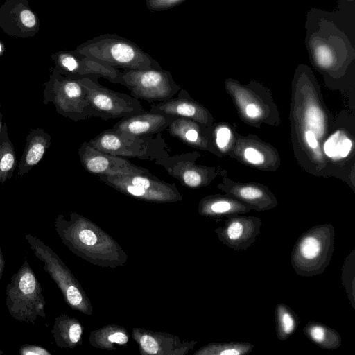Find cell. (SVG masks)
<instances>
[{
    "label": "cell",
    "instance_id": "4fadbf2b",
    "mask_svg": "<svg viewBox=\"0 0 355 355\" xmlns=\"http://www.w3.org/2000/svg\"><path fill=\"white\" fill-rule=\"evenodd\" d=\"M54 60L56 69L65 76L75 78L97 76L121 85V71L119 69L75 51L60 52L55 55Z\"/></svg>",
    "mask_w": 355,
    "mask_h": 355
},
{
    "label": "cell",
    "instance_id": "8d00e7d4",
    "mask_svg": "<svg viewBox=\"0 0 355 355\" xmlns=\"http://www.w3.org/2000/svg\"><path fill=\"white\" fill-rule=\"evenodd\" d=\"M338 6L355 7V0H338Z\"/></svg>",
    "mask_w": 355,
    "mask_h": 355
},
{
    "label": "cell",
    "instance_id": "7c38bea8",
    "mask_svg": "<svg viewBox=\"0 0 355 355\" xmlns=\"http://www.w3.org/2000/svg\"><path fill=\"white\" fill-rule=\"evenodd\" d=\"M78 153L83 167L96 176L150 174L148 168L136 166L127 158L101 151L88 141L80 146Z\"/></svg>",
    "mask_w": 355,
    "mask_h": 355
},
{
    "label": "cell",
    "instance_id": "30bf717a",
    "mask_svg": "<svg viewBox=\"0 0 355 355\" xmlns=\"http://www.w3.org/2000/svg\"><path fill=\"white\" fill-rule=\"evenodd\" d=\"M98 177L108 186L137 198L170 200L179 196L175 184H169L152 173Z\"/></svg>",
    "mask_w": 355,
    "mask_h": 355
},
{
    "label": "cell",
    "instance_id": "ab89813d",
    "mask_svg": "<svg viewBox=\"0 0 355 355\" xmlns=\"http://www.w3.org/2000/svg\"><path fill=\"white\" fill-rule=\"evenodd\" d=\"M1 51H2V46H1V44L0 43V53H1Z\"/></svg>",
    "mask_w": 355,
    "mask_h": 355
},
{
    "label": "cell",
    "instance_id": "f35d334b",
    "mask_svg": "<svg viewBox=\"0 0 355 355\" xmlns=\"http://www.w3.org/2000/svg\"><path fill=\"white\" fill-rule=\"evenodd\" d=\"M2 119H3V115L1 112V105H0V132H1V128H2Z\"/></svg>",
    "mask_w": 355,
    "mask_h": 355
},
{
    "label": "cell",
    "instance_id": "8992f818",
    "mask_svg": "<svg viewBox=\"0 0 355 355\" xmlns=\"http://www.w3.org/2000/svg\"><path fill=\"white\" fill-rule=\"evenodd\" d=\"M88 142L101 151L125 158L155 162L169 155L167 144L161 132L138 136L110 128L101 132Z\"/></svg>",
    "mask_w": 355,
    "mask_h": 355
},
{
    "label": "cell",
    "instance_id": "7a4b0ae2",
    "mask_svg": "<svg viewBox=\"0 0 355 355\" xmlns=\"http://www.w3.org/2000/svg\"><path fill=\"white\" fill-rule=\"evenodd\" d=\"M317 83L311 69L305 64L297 67L293 81L291 121L294 139L312 162L325 164L321 149L328 130L327 113L316 93Z\"/></svg>",
    "mask_w": 355,
    "mask_h": 355
},
{
    "label": "cell",
    "instance_id": "3957f363",
    "mask_svg": "<svg viewBox=\"0 0 355 355\" xmlns=\"http://www.w3.org/2000/svg\"><path fill=\"white\" fill-rule=\"evenodd\" d=\"M74 51L123 70L162 69L158 61L136 43L116 33L101 34L81 44Z\"/></svg>",
    "mask_w": 355,
    "mask_h": 355
},
{
    "label": "cell",
    "instance_id": "ffe728a7",
    "mask_svg": "<svg viewBox=\"0 0 355 355\" xmlns=\"http://www.w3.org/2000/svg\"><path fill=\"white\" fill-rule=\"evenodd\" d=\"M178 116L164 113L141 111L123 118L111 128L132 135L145 136L160 133Z\"/></svg>",
    "mask_w": 355,
    "mask_h": 355
},
{
    "label": "cell",
    "instance_id": "8fae6325",
    "mask_svg": "<svg viewBox=\"0 0 355 355\" xmlns=\"http://www.w3.org/2000/svg\"><path fill=\"white\" fill-rule=\"evenodd\" d=\"M200 156L196 151L184 153L158 159L155 164L162 166L184 187L196 189L209 184L217 175L215 168L196 164Z\"/></svg>",
    "mask_w": 355,
    "mask_h": 355
},
{
    "label": "cell",
    "instance_id": "6da1fadb",
    "mask_svg": "<svg viewBox=\"0 0 355 355\" xmlns=\"http://www.w3.org/2000/svg\"><path fill=\"white\" fill-rule=\"evenodd\" d=\"M305 44L314 67L326 76H344L355 60V7L306 14Z\"/></svg>",
    "mask_w": 355,
    "mask_h": 355
},
{
    "label": "cell",
    "instance_id": "52a82bcc",
    "mask_svg": "<svg viewBox=\"0 0 355 355\" xmlns=\"http://www.w3.org/2000/svg\"><path fill=\"white\" fill-rule=\"evenodd\" d=\"M45 85L44 103L52 102L60 114L74 121L92 117L87 91L79 78L65 76L55 69Z\"/></svg>",
    "mask_w": 355,
    "mask_h": 355
},
{
    "label": "cell",
    "instance_id": "277c9868",
    "mask_svg": "<svg viewBox=\"0 0 355 355\" xmlns=\"http://www.w3.org/2000/svg\"><path fill=\"white\" fill-rule=\"evenodd\" d=\"M334 227L331 224L313 226L296 241L291 256L295 273L301 277L322 274L334 250Z\"/></svg>",
    "mask_w": 355,
    "mask_h": 355
},
{
    "label": "cell",
    "instance_id": "9a60e30c",
    "mask_svg": "<svg viewBox=\"0 0 355 355\" xmlns=\"http://www.w3.org/2000/svg\"><path fill=\"white\" fill-rule=\"evenodd\" d=\"M261 220L252 216L233 215L225 220L223 227L216 229L219 240L233 250H245L261 233Z\"/></svg>",
    "mask_w": 355,
    "mask_h": 355
},
{
    "label": "cell",
    "instance_id": "1f68e13d",
    "mask_svg": "<svg viewBox=\"0 0 355 355\" xmlns=\"http://www.w3.org/2000/svg\"><path fill=\"white\" fill-rule=\"evenodd\" d=\"M65 297L69 304L74 306L79 305L83 300L82 294L76 286H71L67 289Z\"/></svg>",
    "mask_w": 355,
    "mask_h": 355
},
{
    "label": "cell",
    "instance_id": "e575fe53",
    "mask_svg": "<svg viewBox=\"0 0 355 355\" xmlns=\"http://www.w3.org/2000/svg\"><path fill=\"white\" fill-rule=\"evenodd\" d=\"M82 329L78 323L74 322L71 324L69 328V341L70 343H76L81 336Z\"/></svg>",
    "mask_w": 355,
    "mask_h": 355
},
{
    "label": "cell",
    "instance_id": "ba28073f",
    "mask_svg": "<svg viewBox=\"0 0 355 355\" xmlns=\"http://www.w3.org/2000/svg\"><path fill=\"white\" fill-rule=\"evenodd\" d=\"M98 77H82L79 80L85 88L92 117L103 120L123 119L143 111V106L136 98L100 84Z\"/></svg>",
    "mask_w": 355,
    "mask_h": 355
},
{
    "label": "cell",
    "instance_id": "4316f807",
    "mask_svg": "<svg viewBox=\"0 0 355 355\" xmlns=\"http://www.w3.org/2000/svg\"><path fill=\"white\" fill-rule=\"evenodd\" d=\"M254 345L248 342H225L209 345L202 353L211 355H245L254 349Z\"/></svg>",
    "mask_w": 355,
    "mask_h": 355
},
{
    "label": "cell",
    "instance_id": "7402d4cb",
    "mask_svg": "<svg viewBox=\"0 0 355 355\" xmlns=\"http://www.w3.org/2000/svg\"><path fill=\"white\" fill-rule=\"evenodd\" d=\"M202 212L213 217L220 218L246 214L252 207L227 194L209 196L201 202Z\"/></svg>",
    "mask_w": 355,
    "mask_h": 355
},
{
    "label": "cell",
    "instance_id": "ac0fdd59",
    "mask_svg": "<svg viewBox=\"0 0 355 355\" xmlns=\"http://www.w3.org/2000/svg\"><path fill=\"white\" fill-rule=\"evenodd\" d=\"M149 111L188 118L208 127L214 124V118L208 110L182 89L177 97L153 105Z\"/></svg>",
    "mask_w": 355,
    "mask_h": 355
},
{
    "label": "cell",
    "instance_id": "4dcf8cb0",
    "mask_svg": "<svg viewBox=\"0 0 355 355\" xmlns=\"http://www.w3.org/2000/svg\"><path fill=\"white\" fill-rule=\"evenodd\" d=\"M19 352L21 355H49L46 349L36 345L25 344L20 347Z\"/></svg>",
    "mask_w": 355,
    "mask_h": 355
},
{
    "label": "cell",
    "instance_id": "603a6c76",
    "mask_svg": "<svg viewBox=\"0 0 355 355\" xmlns=\"http://www.w3.org/2000/svg\"><path fill=\"white\" fill-rule=\"evenodd\" d=\"M323 155L332 162H340L347 158L354 150V141L347 132L338 129L322 141Z\"/></svg>",
    "mask_w": 355,
    "mask_h": 355
},
{
    "label": "cell",
    "instance_id": "9c48e42d",
    "mask_svg": "<svg viewBox=\"0 0 355 355\" xmlns=\"http://www.w3.org/2000/svg\"><path fill=\"white\" fill-rule=\"evenodd\" d=\"M121 85L130 91L132 97L149 103L171 98L181 89L171 73L162 68L124 69Z\"/></svg>",
    "mask_w": 355,
    "mask_h": 355
},
{
    "label": "cell",
    "instance_id": "e0dca14e",
    "mask_svg": "<svg viewBox=\"0 0 355 355\" xmlns=\"http://www.w3.org/2000/svg\"><path fill=\"white\" fill-rule=\"evenodd\" d=\"M218 188L258 211H268L278 205V202L268 187L258 183L235 182L224 177Z\"/></svg>",
    "mask_w": 355,
    "mask_h": 355
},
{
    "label": "cell",
    "instance_id": "cb8c5ba5",
    "mask_svg": "<svg viewBox=\"0 0 355 355\" xmlns=\"http://www.w3.org/2000/svg\"><path fill=\"white\" fill-rule=\"evenodd\" d=\"M304 335L319 347L334 350L342 343L340 334L334 329L316 321L308 322L303 329Z\"/></svg>",
    "mask_w": 355,
    "mask_h": 355
},
{
    "label": "cell",
    "instance_id": "d6986e66",
    "mask_svg": "<svg viewBox=\"0 0 355 355\" xmlns=\"http://www.w3.org/2000/svg\"><path fill=\"white\" fill-rule=\"evenodd\" d=\"M166 129L173 137L186 145L218 155L213 141L211 127L188 118L177 117Z\"/></svg>",
    "mask_w": 355,
    "mask_h": 355
},
{
    "label": "cell",
    "instance_id": "d590c367",
    "mask_svg": "<svg viewBox=\"0 0 355 355\" xmlns=\"http://www.w3.org/2000/svg\"><path fill=\"white\" fill-rule=\"evenodd\" d=\"M108 340L112 343H116L119 344H124L128 341V337L125 334L121 332H116L108 337Z\"/></svg>",
    "mask_w": 355,
    "mask_h": 355
},
{
    "label": "cell",
    "instance_id": "d6a6232c",
    "mask_svg": "<svg viewBox=\"0 0 355 355\" xmlns=\"http://www.w3.org/2000/svg\"><path fill=\"white\" fill-rule=\"evenodd\" d=\"M142 348L150 354H155L157 352L159 347L157 341L148 335H144L140 340Z\"/></svg>",
    "mask_w": 355,
    "mask_h": 355
},
{
    "label": "cell",
    "instance_id": "5b68a950",
    "mask_svg": "<svg viewBox=\"0 0 355 355\" xmlns=\"http://www.w3.org/2000/svg\"><path fill=\"white\" fill-rule=\"evenodd\" d=\"M42 291L40 282L25 259L6 289V306L11 317L32 324L39 317L45 318L46 300Z\"/></svg>",
    "mask_w": 355,
    "mask_h": 355
},
{
    "label": "cell",
    "instance_id": "44dd1931",
    "mask_svg": "<svg viewBox=\"0 0 355 355\" xmlns=\"http://www.w3.org/2000/svg\"><path fill=\"white\" fill-rule=\"evenodd\" d=\"M51 145V136L44 129H33L26 136V143L18 165L17 175L29 172L44 157Z\"/></svg>",
    "mask_w": 355,
    "mask_h": 355
},
{
    "label": "cell",
    "instance_id": "836d02e7",
    "mask_svg": "<svg viewBox=\"0 0 355 355\" xmlns=\"http://www.w3.org/2000/svg\"><path fill=\"white\" fill-rule=\"evenodd\" d=\"M80 241L87 245H93L97 241L95 234L89 230H83L78 234Z\"/></svg>",
    "mask_w": 355,
    "mask_h": 355
},
{
    "label": "cell",
    "instance_id": "f546056e",
    "mask_svg": "<svg viewBox=\"0 0 355 355\" xmlns=\"http://www.w3.org/2000/svg\"><path fill=\"white\" fill-rule=\"evenodd\" d=\"M186 0H146V8L153 12H161L173 8Z\"/></svg>",
    "mask_w": 355,
    "mask_h": 355
},
{
    "label": "cell",
    "instance_id": "f1b7e54d",
    "mask_svg": "<svg viewBox=\"0 0 355 355\" xmlns=\"http://www.w3.org/2000/svg\"><path fill=\"white\" fill-rule=\"evenodd\" d=\"M211 132L217 153H230L235 139L234 132L230 125L221 123L217 125L214 128L211 126Z\"/></svg>",
    "mask_w": 355,
    "mask_h": 355
},
{
    "label": "cell",
    "instance_id": "d4e9b609",
    "mask_svg": "<svg viewBox=\"0 0 355 355\" xmlns=\"http://www.w3.org/2000/svg\"><path fill=\"white\" fill-rule=\"evenodd\" d=\"M17 166L14 146L8 137L4 123L0 132V184L11 178Z\"/></svg>",
    "mask_w": 355,
    "mask_h": 355
},
{
    "label": "cell",
    "instance_id": "83f0119b",
    "mask_svg": "<svg viewBox=\"0 0 355 355\" xmlns=\"http://www.w3.org/2000/svg\"><path fill=\"white\" fill-rule=\"evenodd\" d=\"M341 272L343 287L352 306L355 309V249L346 257Z\"/></svg>",
    "mask_w": 355,
    "mask_h": 355
},
{
    "label": "cell",
    "instance_id": "5bb4252c",
    "mask_svg": "<svg viewBox=\"0 0 355 355\" xmlns=\"http://www.w3.org/2000/svg\"><path fill=\"white\" fill-rule=\"evenodd\" d=\"M242 85L235 80L228 78L225 81L227 91L232 96L243 120L254 125L267 123L270 120L271 106L266 100L254 91V83Z\"/></svg>",
    "mask_w": 355,
    "mask_h": 355
},
{
    "label": "cell",
    "instance_id": "2e32d148",
    "mask_svg": "<svg viewBox=\"0 0 355 355\" xmlns=\"http://www.w3.org/2000/svg\"><path fill=\"white\" fill-rule=\"evenodd\" d=\"M230 153L244 164L259 170H275L280 163L279 155L272 146L250 135L235 137Z\"/></svg>",
    "mask_w": 355,
    "mask_h": 355
},
{
    "label": "cell",
    "instance_id": "484cf974",
    "mask_svg": "<svg viewBox=\"0 0 355 355\" xmlns=\"http://www.w3.org/2000/svg\"><path fill=\"white\" fill-rule=\"evenodd\" d=\"M276 335L284 341L291 336L300 323L297 314L288 305L279 303L275 306Z\"/></svg>",
    "mask_w": 355,
    "mask_h": 355
},
{
    "label": "cell",
    "instance_id": "74e56055",
    "mask_svg": "<svg viewBox=\"0 0 355 355\" xmlns=\"http://www.w3.org/2000/svg\"><path fill=\"white\" fill-rule=\"evenodd\" d=\"M6 261L4 259L1 248L0 247V280L2 277L4 267H5Z\"/></svg>",
    "mask_w": 355,
    "mask_h": 355
}]
</instances>
